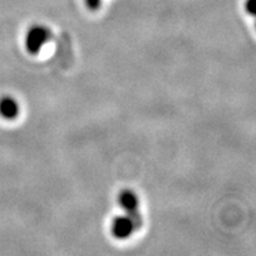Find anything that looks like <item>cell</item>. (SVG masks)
Masks as SVG:
<instances>
[{
  "instance_id": "cell-1",
  "label": "cell",
  "mask_w": 256,
  "mask_h": 256,
  "mask_svg": "<svg viewBox=\"0 0 256 256\" xmlns=\"http://www.w3.org/2000/svg\"><path fill=\"white\" fill-rule=\"evenodd\" d=\"M50 30L44 25H34L25 34V49L31 55L40 52L50 40Z\"/></svg>"
},
{
  "instance_id": "cell-2",
  "label": "cell",
  "mask_w": 256,
  "mask_h": 256,
  "mask_svg": "<svg viewBox=\"0 0 256 256\" xmlns=\"http://www.w3.org/2000/svg\"><path fill=\"white\" fill-rule=\"evenodd\" d=\"M121 209L124 211V214L128 217H130L136 224V229H139L142 226V218L139 212V198L136 194L132 190H122L118 197Z\"/></svg>"
},
{
  "instance_id": "cell-3",
  "label": "cell",
  "mask_w": 256,
  "mask_h": 256,
  "mask_svg": "<svg viewBox=\"0 0 256 256\" xmlns=\"http://www.w3.org/2000/svg\"><path fill=\"white\" fill-rule=\"evenodd\" d=\"M136 230V226L130 217L127 215L116 216L110 226L112 235L118 240H127Z\"/></svg>"
},
{
  "instance_id": "cell-4",
  "label": "cell",
  "mask_w": 256,
  "mask_h": 256,
  "mask_svg": "<svg viewBox=\"0 0 256 256\" xmlns=\"http://www.w3.org/2000/svg\"><path fill=\"white\" fill-rule=\"evenodd\" d=\"M19 104L12 96H2L0 98V116L6 120H14L19 115Z\"/></svg>"
},
{
  "instance_id": "cell-5",
  "label": "cell",
  "mask_w": 256,
  "mask_h": 256,
  "mask_svg": "<svg viewBox=\"0 0 256 256\" xmlns=\"http://www.w3.org/2000/svg\"><path fill=\"white\" fill-rule=\"evenodd\" d=\"M84 4L90 11H98L102 4V0H84Z\"/></svg>"
},
{
  "instance_id": "cell-6",
  "label": "cell",
  "mask_w": 256,
  "mask_h": 256,
  "mask_svg": "<svg viewBox=\"0 0 256 256\" xmlns=\"http://www.w3.org/2000/svg\"><path fill=\"white\" fill-rule=\"evenodd\" d=\"M255 6H256V0H246L244 10L250 16L255 14Z\"/></svg>"
}]
</instances>
